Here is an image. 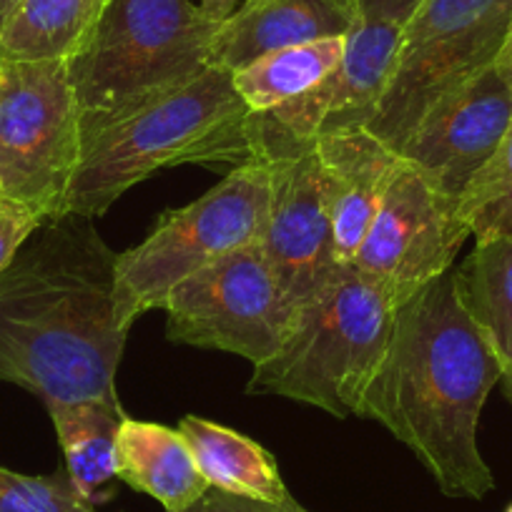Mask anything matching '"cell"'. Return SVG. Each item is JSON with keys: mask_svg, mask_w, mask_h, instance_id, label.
<instances>
[{"mask_svg": "<svg viewBox=\"0 0 512 512\" xmlns=\"http://www.w3.org/2000/svg\"><path fill=\"white\" fill-rule=\"evenodd\" d=\"M118 254L93 219L66 214L26 241L0 274V379L43 405L121 402L116 374L139 317L123 299Z\"/></svg>", "mask_w": 512, "mask_h": 512, "instance_id": "cell-1", "label": "cell"}, {"mask_svg": "<svg viewBox=\"0 0 512 512\" xmlns=\"http://www.w3.org/2000/svg\"><path fill=\"white\" fill-rule=\"evenodd\" d=\"M497 382L502 367L467 314L452 267L397 307L390 347L359 417L410 447L442 495L482 500L495 490V477L477 432Z\"/></svg>", "mask_w": 512, "mask_h": 512, "instance_id": "cell-2", "label": "cell"}, {"mask_svg": "<svg viewBox=\"0 0 512 512\" xmlns=\"http://www.w3.org/2000/svg\"><path fill=\"white\" fill-rule=\"evenodd\" d=\"M251 159L256 146L249 106L231 73L209 66L83 141L66 214L96 219L131 186L169 166H239Z\"/></svg>", "mask_w": 512, "mask_h": 512, "instance_id": "cell-3", "label": "cell"}, {"mask_svg": "<svg viewBox=\"0 0 512 512\" xmlns=\"http://www.w3.org/2000/svg\"><path fill=\"white\" fill-rule=\"evenodd\" d=\"M219 26L191 0H111L66 58L83 141L204 73Z\"/></svg>", "mask_w": 512, "mask_h": 512, "instance_id": "cell-4", "label": "cell"}, {"mask_svg": "<svg viewBox=\"0 0 512 512\" xmlns=\"http://www.w3.org/2000/svg\"><path fill=\"white\" fill-rule=\"evenodd\" d=\"M397 302L344 264L297 304L282 347L256 364L246 392L319 407L337 420L359 417L364 392L390 347Z\"/></svg>", "mask_w": 512, "mask_h": 512, "instance_id": "cell-5", "label": "cell"}, {"mask_svg": "<svg viewBox=\"0 0 512 512\" xmlns=\"http://www.w3.org/2000/svg\"><path fill=\"white\" fill-rule=\"evenodd\" d=\"M512 21V0H422L402 26L369 131L400 151L440 98L495 66Z\"/></svg>", "mask_w": 512, "mask_h": 512, "instance_id": "cell-6", "label": "cell"}, {"mask_svg": "<svg viewBox=\"0 0 512 512\" xmlns=\"http://www.w3.org/2000/svg\"><path fill=\"white\" fill-rule=\"evenodd\" d=\"M269 214V169L262 156L234 166L214 189L166 211L149 236L116 259L118 287L136 317L161 309L171 289L221 256L259 244Z\"/></svg>", "mask_w": 512, "mask_h": 512, "instance_id": "cell-7", "label": "cell"}, {"mask_svg": "<svg viewBox=\"0 0 512 512\" xmlns=\"http://www.w3.org/2000/svg\"><path fill=\"white\" fill-rule=\"evenodd\" d=\"M81 146V113L66 61H0L3 196L46 221L66 216Z\"/></svg>", "mask_w": 512, "mask_h": 512, "instance_id": "cell-8", "label": "cell"}, {"mask_svg": "<svg viewBox=\"0 0 512 512\" xmlns=\"http://www.w3.org/2000/svg\"><path fill=\"white\" fill-rule=\"evenodd\" d=\"M161 309L171 342L236 354L256 367L282 347L297 307L262 244H249L176 284Z\"/></svg>", "mask_w": 512, "mask_h": 512, "instance_id": "cell-9", "label": "cell"}, {"mask_svg": "<svg viewBox=\"0 0 512 512\" xmlns=\"http://www.w3.org/2000/svg\"><path fill=\"white\" fill-rule=\"evenodd\" d=\"M251 126L256 156L269 169V214L259 244L297 307L344 267L334 251L322 166L312 141L292 139L262 113H251Z\"/></svg>", "mask_w": 512, "mask_h": 512, "instance_id": "cell-10", "label": "cell"}, {"mask_svg": "<svg viewBox=\"0 0 512 512\" xmlns=\"http://www.w3.org/2000/svg\"><path fill=\"white\" fill-rule=\"evenodd\" d=\"M457 199L400 159L352 267L405 304L455 264L467 241Z\"/></svg>", "mask_w": 512, "mask_h": 512, "instance_id": "cell-11", "label": "cell"}, {"mask_svg": "<svg viewBox=\"0 0 512 512\" xmlns=\"http://www.w3.org/2000/svg\"><path fill=\"white\" fill-rule=\"evenodd\" d=\"M512 126V93L495 68L435 103L397 151L437 191L460 199Z\"/></svg>", "mask_w": 512, "mask_h": 512, "instance_id": "cell-12", "label": "cell"}, {"mask_svg": "<svg viewBox=\"0 0 512 512\" xmlns=\"http://www.w3.org/2000/svg\"><path fill=\"white\" fill-rule=\"evenodd\" d=\"M402 26L357 21L344 36V56L322 83L304 96L262 113L272 126L297 141L369 126L390 83Z\"/></svg>", "mask_w": 512, "mask_h": 512, "instance_id": "cell-13", "label": "cell"}, {"mask_svg": "<svg viewBox=\"0 0 512 512\" xmlns=\"http://www.w3.org/2000/svg\"><path fill=\"white\" fill-rule=\"evenodd\" d=\"M314 149L322 166L334 251L339 262L352 264L400 164V154L364 126L317 139Z\"/></svg>", "mask_w": 512, "mask_h": 512, "instance_id": "cell-14", "label": "cell"}, {"mask_svg": "<svg viewBox=\"0 0 512 512\" xmlns=\"http://www.w3.org/2000/svg\"><path fill=\"white\" fill-rule=\"evenodd\" d=\"M357 21V0H244L221 21L211 66L234 73L279 48L344 38Z\"/></svg>", "mask_w": 512, "mask_h": 512, "instance_id": "cell-15", "label": "cell"}, {"mask_svg": "<svg viewBox=\"0 0 512 512\" xmlns=\"http://www.w3.org/2000/svg\"><path fill=\"white\" fill-rule=\"evenodd\" d=\"M116 480L154 497L166 512H184L209 492L179 430L126 417L118 432Z\"/></svg>", "mask_w": 512, "mask_h": 512, "instance_id": "cell-16", "label": "cell"}, {"mask_svg": "<svg viewBox=\"0 0 512 512\" xmlns=\"http://www.w3.org/2000/svg\"><path fill=\"white\" fill-rule=\"evenodd\" d=\"M179 432L186 437L201 475L214 490L274 505L289 497L274 455L251 437L196 415L184 417Z\"/></svg>", "mask_w": 512, "mask_h": 512, "instance_id": "cell-17", "label": "cell"}, {"mask_svg": "<svg viewBox=\"0 0 512 512\" xmlns=\"http://www.w3.org/2000/svg\"><path fill=\"white\" fill-rule=\"evenodd\" d=\"M61 442L66 475L78 495L96 505L116 477V447L126 412L121 402L86 400L46 407Z\"/></svg>", "mask_w": 512, "mask_h": 512, "instance_id": "cell-18", "label": "cell"}, {"mask_svg": "<svg viewBox=\"0 0 512 512\" xmlns=\"http://www.w3.org/2000/svg\"><path fill=\"white\" fill-rule=\"evenodd\" d=\"M455 274L462 304L495 352L512 402V236L475 241Z\"/></svg>", "mask_w": 512, "mask_h": 512, "instance_id": "cell-19", "label": "cell"}, {"mask_svg": "<svg viewBox=\"0 0 512 512\" xmlns=\"http://www.w3.org/2000/svg\"><path fill=\"white\" fill-rule=\"evenodd\" d=\"M111 0H21L0 31V61H56L83 46Z\"/></svg>", "mask_w": 512, "mask_h": 512, "instance_id": "cell-20", "label": "cell"}, {"mask_svg": "<svg viewBox=\"0 0 512 512\" xmlns=\"http://www.w3.org/2000/svg\"><path fill=\"white\" fill-rule=\"evenodd\" d=\"M342 56L344 38L279 48L236 68L231 83L251 113H269L312 91L337 68Z\"/></svg>", "mask_w": 512, "mask_h": 512, "instance_id": "cell-21", "label": "cell"}, {"mask_svg": "<svg viewBox=\"0 0 512 512\" xmlns=\"http://www.w3.org/2000/svg\"><path fill=\"white\" fill-rule=\"evenodd\" d=\"M457 209L475 241L512 236V126L495 156L465 186Z\"/></svg>", "mask_w": 512, "mask_h": 512, "instance_id": "cell-22", "label": "cell"}, {"mask_svg": "<svg viewBox=\"0 0 512 512\" xmlns=\"http://www.w3.org/2000/svg\"><path fill=\"white\" fill-rule=\"evenodd\" d=\"M0 512H98L71 485L66 472L23 475L0 467Z\"/></svg>", "mask_w": 512, "mask_h": 512, "instance_id": "cell-23", "label": "cell"}, {"mask_svg": "<svg viewBox=\"0 0 512 512\" xmlns=\"http://www.w3.org/2000/svg\"><path fill=\"white\" fill-rule=\"evenodd\" d=\"M43 224H46V219L31 206L0 196V274L11 267L18 251Z\"/></svg>", "mask_w": 512, "mask_h": 512, "instance_id": "cell-24", "label": "cell"}, {"mask_svg": "<svg viewBox=\"0 0 512 512\" xmlns=\"http://www.w3.org/2000/svg\"><path fill=\"white\" fill-rule=\"evenodd\" d=\"M184 512H309L307 507L299 505L292 495L284 502H262L251 500V497L231 495V492H221L209 487L204 497L199 502H194L191 507H186Z\"/></svg>", "mask_w": 512, "mask_h": 512, "instance_id": "cell-25", "label": "cell"}, {"mask_svg": "<svg viewBox=\"0 0 512 512\" xmlns=\"http://www.w3.org/2000/svg\"><path fill=\"white\" fill-rule=\"evenodd\" d=\"M422 0H357L359 21L372 23H392V26H405Z\"/></svg>", "mask_w": 512, "mask_h": 512, "instance_id": "cell-26", "label": "cell"}, {"mask_svg": "<svg viewBox=\"0 0 512 512\" xmlns=\"http://www.w3.org/2000/svg\"><path fill=\"white\" fill-rule=\"evenodd\" d=\"M492 68H495L497 76L505 81V86L510 88V93H512V21H510V28H507L505 43H502L500 53H497V58H495V66Z\"/></svg>", "mask_w": 512, "mask_h": 512, "instance_id": "cell-27", "label": "cell"}, {"mask_svg": "<svg viewBox=\"0 0 512 512\" xmlns=\"http://www.w3.org/2000/svg\"><path fill=\"white\" fill-rule=\"evenodd\" d=\"M241 3H244V0H201L199 6L204 8L206 13H211L214 18H219V21H226Z\"/></svg>", "mask_w": 512, "mask_h": 512, "instance_id": "cell-28", "label": "cell"}, {"mask_svg": "<svg viewBox=\"0 0 512 512\" xmlns=\"http://www.w3.org/2000/svg\"><path fill=\"white\" fill-rule=\"evenodd\" d=\"M18 3H21V0H0V31H3V26H6L8 18L13 16V11L18 8Z\"/></svg>", "mask_w": 512, "mask_h": 512, "instance_id": "cell-29", "label": "cell"}, {"mask_svg": "<svg viewBox=\"0 0 512 512\" xmlns=\"http://www.w3.org/2000/svg\"><path fill=\"white\" fill-rule=\"evenodd\" d=\"M0 196H3V189H0Z\"/></svg>", "mask_w": 512, "mask_h": 512, "instance_id": "cell-30", "label": "cell"}, {"mask_svg": "<svg viewBox=\"0 0 512 512\" xmlns=\"http://www.w3.org/2000/svg\"><path fill=\"white\" fill-rule=\"evenodd\" d=\"M507 512H512V505H510V510H507Z\"/></svg>", "mask_w": 512, "mask_h": 512, "instance_id": "cell-31", "label": "cell"}]
</instances>
